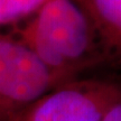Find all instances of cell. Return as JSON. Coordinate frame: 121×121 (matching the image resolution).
Listing matches in <instances>:
<instances>
[{
  "label": "cell",
  "instance_id": "1",
  "mask_svg": "<svg viewBox=\"0 0 121 121\" xmlns=\"http://www.w3.org/2000/svg\"><path fill=\"white\" fill-rule=\"evenodd\" d=\"M8 35L30 48L65 82L116 60L80 0H51L34 16L11 27Z\"/></svg>",
  "mask_w": 121,
  "mask_h": 121
},
{
  "label": "cell",
  "instance_id": "2",
  "mask_svg": "<svg viewBox=\"0 0 121 121\" xmlns=\"http://www.w3.org/2000/svg\"><path fill=\"white\" fill-rule=\"evenodd\" d=\"M121 101V84L110 80L62 83L17 112L9 121H101Z\"/></svg>",
  "mask_w": 121,
  "mask_h": 121
},
{
  "label": "cell",
  "instance_id": "3",
  "mask_svg": "<svg viewBox=\"0 0 121 121\" xmlns=\"http://www.w3.org/2000/svg\"><path fill=\"white\" fill-rule=\"evenodd\" d=\"M65 83L30 48L0 33V121L11 118L54 87Z\"/></svg>",
  "mask_w": 121,
  "mask_h": 121
},
{
  "label": "cell",
  "instance_id": "4",
  "mask_svg": "<svg viewBox=\"0 0 121 121\" xmlns=\"http://www.w3.org/2000/svg\"><path fill=\"white\" fill-rule=\"evenodd\" d=\"M90 13L109 52L121 60V0H80Z\"/></svg>",
  "mask_w": 121,
  "mask_h": 121
},
{
  "label": "cell",
  "instance_id": "5",
  "mask_svg": "<svg viewBox=\"0 0 121 121\" xmlns=\"http://www.w3.org/2000/svg\"><path fill=\"white\" fill-rule=\"evenodd\" d=\"M49 1L51 0H0V30L4 27H15L24 22Z\"/></svg>",
  "mask_w": 121,
  "mask_h": 121
},
{
  "label": "cell",
  "instance_id": "6",
  "mask_svg": "<svg viewBox=\"0 0 121 121\" xmlns=\"http://www.w3.org/2000/svg\"><path fill=\"white\" fill-rule=\"evenodd\" d=\"M101 121H121V101L109 108Z\"/></svg>",
  "mask_w": 121,
  "mask_h": 121
}]
</instances>
